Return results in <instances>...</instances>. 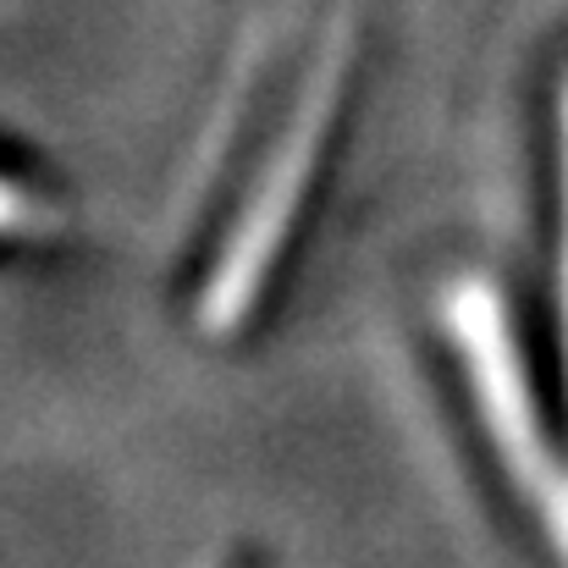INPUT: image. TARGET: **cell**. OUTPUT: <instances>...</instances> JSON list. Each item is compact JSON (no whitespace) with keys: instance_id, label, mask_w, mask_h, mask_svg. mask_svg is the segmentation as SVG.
<instances>
[{"instance_id":"cell-1","label":"cell","mask_w":568,"mask_h":568,"mask_svg":"<svg viewBox=\"0 0 568 568\" xmlns=\"http://www.w3.org/2000/svg\"><path fill=\"white\" fill-rule=\"evenodd\" d=\"M354 33H359L354 6H337L332 28L315 44L310 72L298 78L293 111H287L265 166L254 172L243 210L232 215V232L221 237V254L204 271V287H199V304H193L204 337L243 332L248 315L260 310L265 287L276 282V265H282V254L298 232L310 183L321 172V155H326V139H332V122H337V105H343V83L354 72Z\"/></svg>"},{"instance_id":"cell-2","label":"cell","mask_w":568,"mask_h":568,"mask_svg":"<svg viewBox=\"0 0 568 568\" xmlns=\"http://www.w3.org/2000/svg\"><path fill=\"white\" fill-rule=\"evenodd\" d=\"M442 326L453 337L475 425H480L514 503L541 530L547 558L568 568V458L541 414V397H536V381H530L525 348L514 337V315H508L503 293L480 276L453 282V293L442 304Z\"/></svg>"},{"instance_id":"cell-4","label":"cell","mask_w":568,"mask_h":568,"mask_svg":"<svg viewBox=\"0 0 568 568\" xmlns=\"http://www.w3.org/2000/svg\"><path fill=\"white\" fill-rule=\"evenodd\" d=\"M50 221H55V210L39 193L0 178V237H44Z\"/></svg>"},{"instance_id":"cell-3","label":"cell","mask_w":568,"mask_h":568,"mask_svg":"<svg viewBox=\"0 0 568 568\" xmlns=\"http://www.w3.org/2000/svg\"><path fill=\"white\" fill-rule=\"evenodd\" d=\"M558 337L568 381V78L558 89Z\"/></svg>"}]
</instances>
